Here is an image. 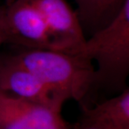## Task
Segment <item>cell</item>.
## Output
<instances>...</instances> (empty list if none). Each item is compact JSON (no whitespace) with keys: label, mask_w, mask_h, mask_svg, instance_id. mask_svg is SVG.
I'll return each instance as SVG.
<instances>
[{"label":"cell","mask_w":129,"mask_h":129,"mask_svg":"<svg viewBox=\"0 0 129 129\" xmlns=\"http://www.w3.org/2000/svg\"><path fill=\"white\" fill-rule=\"evenodd\" d=\"M6 43V34H5L4 24V11L3 5L0 6V46Z\"/></svg>","instance_id":"9"},{"label":"cell","mask_w":129,"mask_h":129,"mask_svg":"<svg viewBox=\"0 0 129 129\" xmlns=\"http://www.w3.org/2000/svg\"><path fill=\"white\" fill-rule=\"evenodd\" d=\"M3 11L6 43L24 49L54 50L45 19L30 0H7Z\"/></svg>","instance_id":"3"},{"label":"cell","mask_w":129,"mask_h":129,"mask_svg":"<svg viewBox=\"0 0 129 129\" xmlns=\"http://www.w3.org/2000/svg\"><path fill=\"white\" fill-rule=\"evenodd\" d=\"M81 55L96 62V85L124 90L129 72V0L106 25L86 39Z\"/></svg>","instance_id":"2"},{"label":"cell","mask_w":129,"mask_h":129,"mask_svg":"<svg viewBox=\"0 0 129 129\" xmlns=\"http://www.w3.org/2000/svg\"><path fill=\"white\" fill-rule=\"evenodd\" d=\"M84 33L89 36L106 26L122 9L126 0H73Z\"/></svg>","instance_id":"8"},{"label":"cell","mask_w":129,"mask_h":129,"mask_svg":"<svg viewBox=\"0 0 129 129\" xmlns=\"http://www.w3.org/2000/svg\"><path fill=\"white\" fill-rule=\"evenodd\" d=\"M9 56L66 101L81 102L96 85V67L81 54L22 48Z\"/></svg>","instance_id":"1"},{"label":"cell","mask_w":129,"mask_h":129,"mask_svg":"<svg viewBox=\"0 0 129 129\" xmlns=\"http://www.w3.org/2000/svg\"><path fill=\"white\" fill-rule=\"evenodd\" d=\"M77 126H92L102 129H129V89L92 107L82 106Z\"/></svg>","instance_id":"7"},{"label":"cell","mask_w":129,"mask_h":129,"mask_svg":"<svg viewBox=\"0 0 129 129\" xmlns=\"http://www.w3.org/2000/svg\"><path fill=\"white\" fill-rule=\"evenodd\" d=\"M43 15L53 41L54 50L81 54L86 41L76 10L66 0H30Z\"/></svg>","instance_id":"5"},{"label":"cell","mask_w":129,"mask_h":129,"mask_svg":"<svg viewBox=\"0 0 129 129\" xmlns=\"http://www.w3.org/2000/svg\"><path fill=\"white\" fill-rule=\"evenodd\" d=\"M76 129H102V128L92 127V126H77Z\"/></svg>","instance_id":"10"},{"label":"cell","mask_w":129,"mask_h":129,"mask_svg":"<svg viewBox=\"0 0 129 129\" xmlns=\"http://www.w3.org/2000/svg\"><path fill=\"white\" fill-rule=\"evenodd\" d=\"M61 110L0 91V129H70Z\"/></svg>","instance_id":"4"},{"label":"cell","mask_w":129,"mask_h":129,"mask_svg":"<svg viewBox=\"0 0 129 129\" xmlns=\"http://www.w3.org/2000/svg\"><path fill=\"white\" fill-rule=\"evenodd\" d=\"M0 91L29 102L60 109L67 102L9 55L0 58Z\"/></svg>","instance_id":"6"}]
</instances>
